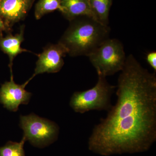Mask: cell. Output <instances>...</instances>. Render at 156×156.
<instances>
[{"instance_id": "9", "label": "cell", "mask_w": 156, "mask_h": 156, "mask_svg": "<svg viewBox=\"0 0 156 156\" xmlns=\"http://www.w3.org/2000/svg\"><path fill=\"white\" fill-rule=\"evenodd\" d=\"M25 26L22 25L18 33L15 35L9 34L6 37L0 35V48L3 52L8 55L10 60L9 67L12 69L14 58L20 53L23 52H30L29 50L21 47L24 41Z\"/></svg>"}, {"instance_id": "10", "label": "cell", "mask_w": 156, "mask_h": 156, "mask_svg": "<svg viewBox=\"0 0 156 156\" xmlns=\"http://www.w3.org/2000/svg\"><path fill=\"white\" fill-rule=\"evenodd\" d=\"M59 11L69 21L83 16L92 17L89 0H60Z\"/></svg>"}, {"instance_id": "3", "label": "cell", "mask_w": 156, "mask_h": 156, "mask_svg": "<svg viewBox=\"0 0 156 156\" xmlns=\"http://www.w3.org/2000/svg\"><path fill=\"white\" fill-rule=\"evenodd\" d=\"M98 75V80L93 88L73 94L69 105L74 112L81 114L93 110L108 112L111 108V98L116 87L109 83L106 77Z\"/></svg>"}, {"instance_id": "6", "label": "cell", "mask_w": 156, "mask_h": 156, "mask_svg": "<svg viewBox=\"0 0 156 156\" xmlns=\"http://www.w3.org/2000/svg\"><path fill=\"white\" fill-rule=\"evenodd\" d=\"M67 54V50L59 43L46 46L38 56L34 72L29 82L41 74L58 72L64 65V58Z\"/></svg>"}, {"instance_id": "5", "label": "cell", "mask_w": 156, "mask_h": 156, "mask_svg": "<svg viewBox=\"0 0 156 156\" xmlns=\"http://www.w3.org/2000/svg\"><path fill=\"white\" fill-rule=\"evenodd\" d=\"M20 126L23 131V138L36 147H44L58 137L59 127L54 122L31 113L20 116Z\"/></svg>"}, {"instance_id": "8", "label": "cell", "mask_w": 156, "mask_h": 156, "mask_svg": "<svg viewBox=\"0 0 156 156\" xmlns=\"http://www.w3.org/2000/svg\"><path fill=\"white\" fill-rule=\"evenodd\" d=\"M35 0H0V17L11 30L17 23L25 19Z\"/></svg>"}, {"instance_id": "11", "label": "cell", "mask_w": 156, "mask_h": 156, "mask_svg": "<svg viewBox=\"0 0 156 156\" xmlns=\"http://www.w3.org/2000/svg\"><path fill=\"white\" fill-rule=\"evenodd\" d=\"M92 17L104 25L108 26L109 15L113 0H89Z\"/></svg>"}, {"instance_id": "14", "label": "cell", "mask_w": 156, "mask_h": 156, "mask_svg": "<svg viewBox=\"0 0 156 156\" xmlns=\"http://www.w3.org/2000/svg\"><path fill=\"white\" fill-rule=\"evenodd\" d=\"M146 59L147 62L150 66L154 70L155 73L156 72V52L152 51L147 53L146 55Z\"/></svg>"}, {"instance_id": "15", "label": "cell", "mask_w": 156, "mask_h": 156, "mask_svg": "<svg viewBox=\"0 0 156 156\" xmlns=\"http://www.w3.org/2000/svg\"><path fill=\"white\" fill-rule=\"evenodd\" d=\"M11 31V29L8 27L3 20L0 17V35L2 34L3 32L9 33Z\"/></svg>"}, {"instance_id": "4", "label": "cell", "mask_w": 156, "mask_h": 156, "mask_svg": "<svg viewBox=\"0 0 156 156\" xmlns=\"http://www.w3.org/2000/svg\"><path fill=\"white\" fill-rule=\"evenodd\" d=\"M98 75L106 77L123 69L126 58L122 44L116 39H107L88 56Z\"/></svg>"}, {"instance_id": "12", "label": "cell", "mask_w": 156, "mask_h": 156, "mask_svg": "<svg viewBox=\"0 0 156 156\" xmlns=\"http://www.w3.org/2000/svg\"><path fill=\"white\" fill-rule=\"evenodd\" d=\"M60 9V0H39L36 4L34 16L40 20L46 14Z\"/></svg>"}, {"instance_id": "13", "label": "cell", "mask_w": 156, "mask_h": 156, "mask_svg": "<svg viewBox=\"0 0 156 156\" xmlns=\"http://www.w3.org/2000/svg\"><path fill=\"white\" fill-rule=\"evenodd\" d=\"M25 141L23 137L20 142L9 141L0 147V156H26L23 149Z\"/></svg>"}, {"instance_id": "7", "label": "cell", "mask_w": 156, "mask_h": 156, "mask_svg": "<svg viewBox=\"0 0 156 156\" xmlns=\"http://www.w3.org/2000/svg\"><path fill=\"white\" fill-rule=\"evenodd\" d=\"M10 70L11 80L5 82L0 88V103L10 111L16 112L20 105L28 104L32 94L25 89L29 83L28 80L22 85L16 83L13 79L12 69Z\"/></svg>"}, {"instance_id": "1", "label": "cell", "mask_w": 156, "mask_h": 156, "mask_svg": "<svg viewBox=\"0 0 156 156\" xmlns=\"http://www.w3.org/2000/svg\"><path fill=\"white\" fill-rule=\"evenodd\" d=\"M119 79L116 103L95 126L89 150L103 156L148 150L156 139V75L132 55Z\"/></svg>"}, {"instance_id": "2", "label": "cell", "mask_w": 156, "mask_h": 156, "mask_svg": "<svg viewBox=\"0 0 156 156\" xmlns=\"http://www.w3.org/2000/svg\"><path fill=\"white\" fill-rule=\"evenodd\" d=\"M69 22L58 43L66 48L70 56H88L109 38V27L92 17H78Z\"/></svg>"}]
</instances>
